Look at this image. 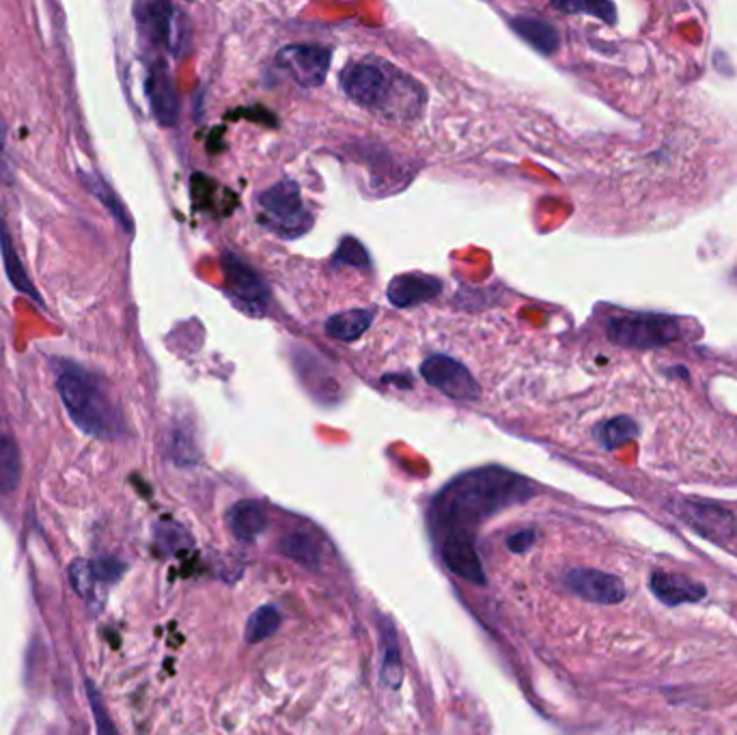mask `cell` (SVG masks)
Returning a JSON list of instances; mask_svg holds the SVG:
<instances>
[{"label": "cell", "instance_id": "cell-1", "mask_svg": "<svg viewBox=\"0 0 737 735\" xmlns=\"http://www.w3.org/2000/svg\"><path fill=\"white\" fill-rule=\"evenodd\" d=\"M537 494L533 481L501 466L468 470L445 486L432 503V528L436 533H466L481 526L499 511L522 505Z\"/></svg>", "mask_w": 737, "mask_h": 735}, {"label": "cell", "instance_id": "cell-2", "mask_svg": "<svg viewBox=\"0 0 737 735\" xmlns=\"http://www.w3.org/2000/svg\"><path fill=\"white\" fill-rule=\"evenodd\" d=\"M57 389L69 419L87 436L114 441L125 432L119 403L96 374L78 365H65L58 374Z\"/></svg>", "mask_w": 737, "mask_h": 735}, {"label": "cell", "instance_id": "cell-3", "mask_svg": "<svg viewBox=\"0 0 737 735\" xmlns=\"http://www.w3.org/2000/svg\"><path fill=\"white\" fill-rule=\"evenodd\" d=\"M259 210L264 225L284 240H295L313 226V214L306 210L300 188L291 179L270 186L259 197Z\"/></svg>", "mask_w": 737, "mask_h": 735}, {"label": "cell", "instance_id": "cell-4", "mask_svg": "<svg viewBox=\"0 0 737 735\" xmlns=\"http://www.w3.org/2000/svg\"><path fill=\"white\" fill-rule=\"evenodd\" d=\"M391 65H382L376 60H358L347 65L340 71V87L345 96L362 109L382 111L391 107V98L395 91V76Z\"/></svg>", "mask_w": 737, "mask_h": 735}, {"label": "cell", "instance_id": "cell-5", "mask_svg": "<svg viewBox=\"0 0 737 735\" xmlns=\"http://www.w3.org/2000/svg\"><path fill=\"white\" fill-rule=\"evenodd\" d=\"M141 37L154 48H167L179 57L188 46L186 15L169 2H138L134 7Z\"/></svg>", "mask_w": 737, "mask_h": 735}, {"label": "cell", "instance_id": "cell-6", "mask_svg": "<svg viewBox=\"0 0 737 735\" xmlns=\"http://www.w3.org/2000/svg\"><path fill=\"white\" fill-rule=\"evenodd\" d=\"M608 339L622 347H660L680 337V326L665 315H622L608 322Z\"/></svg>", "mask_w": 737, "mask_h": 735}, {"label": "cell", "instance_id": "cell-7", "mask_svg": "<svg viewBox=\"0 0 737 735\" xmlns=\"http://www.w3.org/2000/svg\"><path fill=\"white\" fill-rule=\"evenodd\" d=\"M671 511L683 520L690 528H694L705 539L723 546L734 539L737 533V522L734 513L714 503L703 501H688L680 499L671 505Z\"/></svg>", "mask_w": 737, "mask_h": 735}, {"label": "cell", "instance_id": "cell-8", "mask_svg": "<svg viewBox=\"0 0 737 735\" xmlns=\"http://www.w3.org/2000/svg\"><path fill=\"white\" fill-rule=\"evenodd\" d=\"M421 374L429 387L457 401H477L481 397V387L477 385L472 374L466 369V365L451 356H429L421 365Z\"/></svg>", "mask_w": 737, "mask_h": 735}, {"label": "cell", "instance_id": "cell-9", "mask_svg": "<svg viewBox=\"0 0 737 735\" xmlns=\"http://www.w3.org/2000/svg\"><path fill=\"white\" fill-rule=\"evenodd\" d=\"M277 63L300 87L313 89V87H320L328 76L331 53L322 46L293 44V46H284L277 57Z\"/></svg>", "mask_w": 737, "mask_h": 735}, {"label": "cell", "instance_id": "cell-10", "mask_svg": "<svg viewBox=\"0 0 737 735\" xmlns=\"http://www.w3.org/2000/svg\"><path fill=\"white\" fill-rule=\"evenodd\" d=\"M566 587L573 595L593 604H619L625 600L624 580L615 573H606L600 569H569L566 573Z\"/></svg>", "mask_w": 737, "mask_h": 735}, {"label": "cell", "instance_id": "cell-11", "mask_svg": "<svg viewBox=\"0 0 737 735\" xmlns=\"http://www.w3.org/2000/svg\"><path fill=\"white\" fill-rule=\"evenodd\" d=\"M223 268H225V283H227L228 296L239 307L248 309L250 313L264 311L266 302L270 298L268 285L264 283V279L248 264H244L235 255H225Z\"/></svg>", "mask_w": 737, "mask_h": 735}, {"label": "cell", "instance_id": "cell-12", "mask_svg": "<svg viewBox=\"0 0 737 735\" xmlns=\"http://www.w3.org/2000/svg\"><path fill=\"white\" fill-rule=\"evenodd\" d=\"M440 557L445 566L449 567L459 578L485 584V569L477 555L472 535L466 533H447L440 537Z\"/></svg>", "mask_w": 737, "mask_h": 735}, {"label": "cell", "instance_id": "cell-13", "mask_svg": "<svg viewBox=\"0 0 737 735\" xmlns=\"http://www.w3.org/2000/svg\"><path fill=\"white\" fill-rule=\"evenodd\" d=\"M145 91H147L152 113L156 114L158 123L175 125L177 113H179V102H177L172 78H170L169 67L165 60H154L149 65Z\"/></svg>", "mask_w": 737, "mask_h": 735}, {"label": "cell", "instance_id": "cell-14", "mask_svg": "<svg viewBox=\"0 0 737 735\" xmlns=\"http://www.w3.org/2000/svg\"><path fill=\"white\" fill-rule=\"evenodd\" d=\"M649 587L654 595L667 606H680L688 602H701L707 595L705 584L671 571H654L649 578Z\"/></svg>", "mask_w": 737, "mask_h": 735}, {"label": "cell", "instance_id": "cell-15", "mask_svg": "<svg viewBox=\"0 0 737 735\" xmlns=\"http://www.w3.org/2000/svg\"><path fill=\"white\" fill-rule=\"evenodd\" d=\"M443 283L427 275H399L389 285V300L399 309H412L438 298Z\"/></svg>", "mask_w": 737, "mask_h": 735}, {"label": "cell", "instance_id": "cell-16", "mask_svg": "<svg viewBox=\"0 0 737 735\" xmlns=\"http://www.w3.org/2000/svg\"><path fill=\"white\" fill-rule=\"evenodd\" d=\"M268 511L257 501H239L227 513L231 535L244 544H253L257 537H261L268 528Z\"/></svg>", "mask_w": 737, "mask_h": 735}, {"label": "cell", "instance_id": "cell-17", "mask_svg": "<svg viewBox=\"0 0 737 735\" xmlns=\"http://www.w3.org/2000/svg\"><path fill=\"white\" fill-rule=\"evenodd\" d=\"M511 29L526 42L531 44L535 51L544 53V55H552L557 53V48L561 46V37L559 31L544 18H535V15H515L511 18Z\"/></svg>", "mask_w": 737, "mask_h": 735}, {"label": "cell", "instance_id": "cell-18", "mask_svg": "<svg viewBox=\"0 0 737 735\" xmlns=\"http://www.w3.org/2000/svg\"><path fill=\"white\" fill-rule=\"evenodd\" d=\"M0 257H2V266H4V272H7L11 285L18 291H22L24 296H29V298H33L35 302L42 304V298H40L35 285L31 283V279L26 277V270H24L20 257H18L15 244L11 240V233L7 231V225L2 221V214H0Z\"/></svg>", "mask_w": 737, "mask_h": 735}, {"label": "cell", "instance_id": "cell-19", "mask_svg": "<svg viewBox=\"0 0 737 735\" xmlns=\"http://www.w3.org/2000/svg\"><path fill=\"white\" fill-rule=\"evenodd\" d=\"M373 324V313L369 309H354V311H343L326 322V335L333 339L351 341L360 339Z\"/></svg>", "mask_w": 737, "mask_h": 735}, {"label": "cell", "instance_id": "cell-20", "mask_svg": "<svg viewBox=\"0 0 737 735\" xmlns=\"http://www.w3.org/2000/svg\"><path fill=\"white\" fill-rule=\"evenodd\" d=\"M382 636V681L391 688H399L403 679V662L399 652L398 632L389 617H380Z\"/></svg>", "mask_w": 737, "mask_h": 735}, {"label": "cell", "instance_id": "cell-21", "mask_svg": "<svg viewBox=\"0 0 737 735\" xmlns=\"http://www.w3.org/2000/svg\"><path fill=\"white\" fill-rule=\"evenodd\" d=\"M279 548L284 557H289L291 561L306 567V569H317L322 564V553H320V544L313 535L309 533H291L284 535L283 539L279 542Z\"/></svg>", "mask_w": 737, "mask_h": 735}, {"label": "cell", "instance_id": "cell-22", "mask_svg": "<svg viewBox=\"0 0 737 735\" xmlns=\"http://www.w3.org/2000/svg\"><path fill=\"white\" fill-rule=\"evenodd\" d=\"M22 459L15 441L7 434H0V494H13L20 486Z\"/></svg>", "mask_w": 737, "mask_h": 735}, {"label": "cell", "instance_id": "cell-23", "mask_svg": "<svg viewBox=\"0 0 737 735\" xmlns=\"http://www.w3.org/2000/svg\"><path fill=\"white\" fill-rule=\"evenodd\" d=\"M281 613L277 606H259L246 622V630H244V641L248 645H257L266 638H270L272 634H277V630L281 627Z\"/></svg>", "mask_w": 737, "mask_h": 735}, {"label": "cell", "instance_id": "cell-24", "mask_svg": "<svg viewBox=\"0 0 737 735\" xmlns=\"http://www.w3.org/2000/svg\"><path fill=\"white\" fill-rule=\"evenodd\" d=\"M82 181L87 183L89 192H91V194H93V197H96V199H98V201L113 214L114 221L123 226L125 231H132V219H130V214L125 212L123 203L116 199L113 188H111L102 177L91 175V172H82Z\"/></svg>", "mask_w": 737, "mask_h": 735}, {"label": "cell", "instance_id": "cell-25", "mask_svg": "<svg viewBox=\"0 0 737 735\" xmlns=\"http://www.w3.org/2000/svg\"><path fill=\"white\" fill-rule=\"evenodd\" d=\"M636 425L629 421V419H624V416H619V419H613V421H608V423H604L602 427H600V443L606 447V449H617V447H622L624 443H627L629 438H634L636 436Z\"/></svg>", "mask_w": 737, "mask_h": 735}, {"label": "cell", "instance_id": "cell-26", "mask_svg": "<svg viewBox=\"0 0 737 735\" xmlns=\"http://www.w3.org/2000/svg\"><path fill=\"white\" fill-rule=\"evenodd\" d=\"M85 688H87V697H89V703H91V710H93V721H96V732H98V735H121L113 723V719H111V714H109V710H107V705H104V701H102V697H100V692H98V688L93 686L91 679L85 681Z\"/></svg>", "mask_w": 737, "mask_h": 735}, {"label": "cell", "instance_id": "cell-27", "mask_svg": "<svg viewBox=\"0 0 737 735\" xmlns=\"http://www.w3.org/2000/svg\"><path fill=\"white\" fill-rule=\"evenodd\" d=\"M335 264H345V266H354V268H360V270H367L371 259H369V253L365 250V246L354 240V237H345L340 242L339 250L335 253Z\"/></svg>", "mask_w": 737, "mask_h": 735}, {"label": "cell", "instance_id": "cell-28", "mask_svg": "<svg viewBox=\"0 0 737 735\" xmlns=\"http://www.w3.org/2000/svg\"><path fill=\"white\" fill-rule=\"evenodd\" d=\"M170 455L175 459V464L179 466H190L199 459V452L194 447V441L192 436L186 432V430H175L170 434Z\"/></svg>", "mask_w": 737, "mask_h": 735}, {"label": "cell", "instance_id": "cell-29", "mask_svg": "<svg viewBox=\"0 0 737 735\" xmlns=\"http://www.w3.org/2000/svg\"><path fill=\"white\" fill-rule=\"evenodd\" d=\"M69 578L74 589L82 595V598H91L96 591V584L100 582L96 576V569L87 561H76L74 566L69 567Z\"/></svg>", "mask_w": 737, "mask_h": 735}, {"label": "cell", "instance_id": "cell-30", "mask_svg": "<svg viewBox=\"0 0 737 735\" xmlns=\"http://www.w3.org/2000/svg\"><path fill=\"white\" fill-rule=\"evenodd\" d=\"M561 11H587L595 13L598 18H604L606 22H615V7L608 2H555Z\"/></svg>", "mask_w": 737, "mask_h": 735}, {"label": "cell", "instance_id": "cell-31", "mask_svg": "<svg viewBox=\"0 0 737 735\" xmlns=\"http://www.w3.org/2000/svg\"><path fill=\"white\" fill-rule=\"evenodd\" d=\"M537 542V531L533 528H524V531H517L507 537V548L511 553H526L533 548V544Z\"/></svg>", "mask_w": 737, "mask_h": 735}, {"label": "cell", "instance_id": "cell-32", "mask_svg": "<svg viewBox=\"0 0 737 735\" xmlns=\"http://www.w3.org/2000/svg\"><path fill=\"white\" fill-rule=\"evenodd\" d=\"M9 177V169H7V154H4V125L0 121V179Z\"/></svg>", "mask_w": 737, "mask_h": 735}]
</instances>
